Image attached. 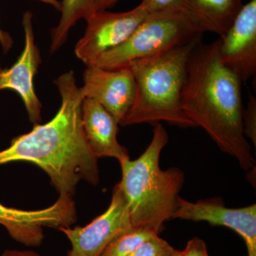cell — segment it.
<instances>
[{
  "instance_id": "1",
  "label": "cell",
  "mask_w": 256,
  "mask_h": 256,
  "mask_svg": "<svg viewBox=\"0 0 256 256\" xmlns=\"http://www.w3.org/2000/svg\"><path fill=\"white\" fill-rule=\"evenodd\" d=\"M54 82L62 98L60 110L50 122L35 124L30 132L12 140L0 151V166L14 162L33 163L48 174L60 195L73 198L80 181L99 184L98 164L82 130L84 98L74 72L62 74Z\"/></svg>"
},
{
  "instance_id": "2",
  "label": "cell",
  "mask_w": 256,
  "mask_h": 256,
  "mask_svg": "<svg viewBox=\"0 0 256 256\" xmlns=\"http://www.w3.org/2000/svg\"><path fill=\"white\" fill-rule=\"evenodd\" d=\"M218 44L220 38L210 44L201 40L192 50L182 108L220 150L248 171L255 168L256 160L244 134L242 82L222 63Z\"/></svg>"
},
{
  "instance_id": "3",
  "label": "cell",
  "mask_w": 256,
  "mask_h": 256,
  "mask_svg": "<svg viewBox=\"0 0 256 256\" xmlns=\"http://www.w3.org/2000/svg\"><path fill=\"white\" fill-rule=\"evenodd\" d=\"M168 140L164 126L156 124L146 150L138 159L120 162L122 178L117 184L126 198L133 228L159 234L178 207L184 174L178 168L162 170L160 166V154Z\"/></svg>"
},
{
  "instance_id": "4",
  "label": "cell",
  "mask_w": 256,
  "mask_h": 256,
  "mask_svg": "<svg viewBox=\"0 0 256 256\" xmlns=\"http://www.w3.org/2000/svg\"><path fill=\"white\" fill-rule=\"evenodd\" d=\"M201 38L128 65L134 76L136 95L120 126L166 122L172 126L196 127L182 108V94L188 60Z\"/></svg>"
},
{
  "instance_id": "5",
  "label": "cell",
  "mask_w": 256,
  "mask_h": 256,
  "mask_svg": "<svg viewBox=\"0 0 256 256\" xmlns=\"http://www.w3.org/2000/svg\"><path fill=\"white\" fill-rule=\"evenodd\" d=\"M202 34L183 8L150 13L124 43L102 54L90 65L110 70L122 68L198 40Z\"/></svg>"
},
{
  "instance_id": "6",
  "label": "cell",
  "mask_w": 256,
  "mask_h": 256,
  "mask_svg": "<svg viewBox=\"0 0 256 256\" xmlns=\"http://www.w3.org/2000/svg\"><path fill=\"white\" fill-rule=\"evenodd\" d=\"M76 220L75 202L68 196L60 195L54 204L40 210H18L0 203V225L12 238L26 246L42 245L44 227L58 230L72 226Z\"/></svg>"
},
{
  "instance_id": "7",
  "label": "cell",
  "mask_w": 256,
  "mask_h": 256,
  "mask_svg": "<svg viewBox=\"0 0 256 256\" xmlns=\"http://www.w3.org/2000/svg\"><path fill=\"white\" fill-rule=\"evenodd\" d=\"M126 198L116 184L108 208L86 226L63 227L72 244L67 256H100L114 239L132 228Z\"/></svg>"
},
{
  "instance_id": "8",
  "label": "cell",
  "mask_w": 256,
  "mask_h": 256,
  "mask_svg": "<svg viewBox=\"0 0 256 256\" xmlns=\"http://www.w3.org/2000/svg\"><path fill=\"white\" fill-rule=\"evenodd\" d=\"M148 15L140 4L124 12H97L86 22L85 33L76 45V56L90 65L102 54L124 43Z\"/></svg>"
},
{
  "instance_id": "9",
  "label": "cell",
  "mask_w": 256,
  "mask_h": 256,
  "mask_svg": "<svg viewBox=\"0 0 256 256\" xmlns=\"http://www.w3.org/2000/svg\"><path fill=\"white\" fill-rule=\"evenodd\" d=\"M82 78L84 98L97 101L120 124L136 99V80L130 67L110 70L88 65Z\"/></svg>"
},
{
  "instance_id": "10",
  "label": "cell",
  "mask_w": 256,
  "mask_h": 256,
  "mask_svg": "<svg viewBox=\"0 0 256 256\" xmlns=\"http://www.w3.org/2000/svg\"><path fill=\"white\" fill-rule=\"evenodd\" d=\"M218 54L224 65L242 82L256 74V0L242 6L228 32L220 38Z\"/></svg>"
},
{
  "instance_id": "11",
  "label": "cell",
  "mask_w": 256,
  "mask_h": 256,
  "mask_svg": "<svg viewBox=\"0 0 256 256\" xmlns=\"http://www.w3.org/2000/svg\"><path fill=\"white\" fill-rule=\"evenodd\" d=\"M32 18L31 11L23 15L24 48L14 65L0 68V90L10 89L18 92L22 99L30 122L35 126L42 121V105L34 88V78L42 64V57L35 44Z\"/></svg>"
},
{
  "instance_id": "12",
  "label": "cell",
  "mask_w": 256,
  "mask_h": 256,
  "mask_svg": "<svg viewBox=\"0 0 256 256\" xmlns=\"http://www.w3.org/2000/svg\"><path fill=\"white\" fill-rule=\"evenodd\" d=\"M206 222L222 226L238 234L246 246L248 256H256V205L228 208L218 201L204 200L191 202L178 197L172 220Z\"/></svg>"
},
{
  "instance_id": "13",
  "label": "cell",
  "mask_w": 256,
  "mask_h": 256,
  "mask_svg": "<svg viewBox=\"0 0 256 256\" xmlns=\"http://www.w3.org/2000/svg\"><path fill=\"white\" fill-rule=\"evenodd\" d=\"M82 130L88 146L97 158H130L127 149L118 140L119 124L97 101L86 98L82 106Z\"/></svg>"
},
{
  "instance_id": "14",
  "label": "cell",
  "mask_w": 256,
  "mask_h": 256,
  "mask_svg": "<svg viewBox=\"0 0 256 256\" xmlns=\"http://www.w3.org/2000/svg\"><path fill=\"white\" fill-rule=\"evenodd\" d=\"M242 0H183L182 8L198 30L222 37L237 18Z\"/></svg>"
},
{
  "instance_id": "15",
  "label": "cell",
  "mask_w": 256,
  "mask_h": 256,
  "mask_svg": "<svg viewBox=\"0 0 256 256\" xmlns=\"http://www.w3.org/2000/svg\"><path fill=\"white\" fill-rule=\"evenodd\" d=\"M62 16L56 28L50 30V53L60 50L66 41L68 32L78 20H90L96 14L94 0H62Z\"/></svg>"
},
{
  "instance_id": "16",
  "label": "cell",
  "mask_w": 256,
  "mask_h": 256,
  "mask_svg": "<svg viewBox=\"0 0 256 256\" xmlns=\"http://www.w3.org/2000/svg\"><path fill=\"white\" fill-rule=\"evenodd\" d=\"M158 234L150 229L131 228L114 239L100 256H128L142 242Z\"/></svg>"
},
{
  "instance_id": "17",
  "label": "cell",
  "mask_w": 256,
  "mask_h": 256,
  "mask_svg": "<svg viewBox=\"0 0 256 256\" xmlns=\"http://www.w3.org/2000/svg\"><path fill=\"white\" fill-rule=\"evenodd\" d=\"M176 249L159 235L142 242L128 256H169Z\"/></svg>"
},
{
  "instance_id": "18",
  "label": "cell",
  "mask_w": 256,
  "mask_h": 256,
  "mask_svg": "<svg viewBox=\"0 0 256 256\" xmlns=\"http://www.w3.org/2000/svg\"><path fill=\"white\" fill-rule=\"evenodd\" d=\"M242 124L246 138L256 146V98L249 92L246 108L242 112Z\"/></svg>"
},
{
  "instance_id": "19",
  "label": "cell",
  "mask_w": 256,
  "mask_h": 256,
  "mask_svg": "<svg viewBox=\"0 0 256 256\" xmlns=\"http://www.w3.org/2000/svg\"><path fill=\"white\" fill-rule=\"evenodd\" d=\"M183 0H142L140 4L148 14L163 10L182 8Z\"/></svg>"
},
{
  "instance_id": "20",
  "label": "cell",
  "mask_w": 256,
  "mask_h": 256,
  "mask_svg": "<svg viewBox=\"0 0 256 256\" xmlns=\"http://www.w3.org/2000/svg\"><path fill=\"white\" fill-rule=\"evenodd\" d=\"M182 252L184 256H210L206 244L198 237H194L188 240Z\"/></svg>"
},
{
  "instance_id": "21",
  "label": "cell",
  "mask_w": 256,
  "mask_h": 256,
  "mask_svg": "<svg viewBox=\"0 0 256 256\" xmlns=\"http://www.w3.org/2000/svg\"><path fill=\"white\" fill-rule=\"evenodd\" d=\"M0 44L4 53H8L13 45V40L8 32L3 31L0 28Z\"/></svg>"
},
{
  "instance_id": "22",
  "label": "cell",
  "mask_w": 256,
  "mask_h": 256,
  "mask_svg": "<svg viewBox=\"0 0 256 256\" xmlns=\"http://www.w3.org/2000/svg\"><path fill=\"white\" fill-rule=\"evenodd\" d=\"M119 0H94V8L97 12L106 11L114 6Z\"/></svg>"
},
{
  "instance_id": "23",
  "label": "cell",
  "mask_w": 256,
  "mask_h": 256,
  "mask_svg": "<svg viewBox=\"0 0 256 256\" xmlns=\"http://www.w3.org/2000/svg\"><path fill=\"white\" fill-rule=\"evenodd\" d=\"M2 256H42L32 250H5Z\"/></svg>"
},
{
  "instance_id": "24",
  "label": "cell",
  "mask_w": 256,
  "mask_h": 256,
  "mask_svg": "<svg viewBox=\"0 0 256 256\" xmlns=\"http://www.w3.org/2000/svg\"><path fill=\"white\" fill-rule=\"evenodd\" d=\"M38 1L50 5L58 11H62V2L58 1V0H38Z\"/></svg>"
},
{
  "instance_id": "25",
  "label": "cell",
  "mask_w": 256,
  "mask_h": 256,
  "mask_svg": "<svg viewBox=\"0 0 256 256\" xmlns=\"http://www.w3.org/2000/svg\"><path fill=\"white\" fill-rule=\"evenodd\" d=\"M169 256H184L182 250H175V252Z\"/></svg>"
}]
</instances>
